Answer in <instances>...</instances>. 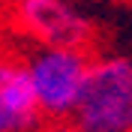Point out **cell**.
<instances>
[{"label":"cell","mask_w":132,"mask_h":132,"mask_svg":"<svg viewBox=\"0 0 132 132\" xmlns=\"http://www.w3.org/2000/svg\"><path fill=\"white\" fill-rule=\"evenodd\" d=\"M27 132H81L72 120H39L33 123Z\"/></svg>","instance_id":"5"},{"label":"cell","mask_w":132,"mask_h":132,"mask_svg":"<svg viewBox=\"0 0 132 132\" xmlns=\"http://www.w3.org/2000/svg\"><path fill=\"white\" fill-rule=\"evenodd\" d=\"M90 60V51L75 48H33L24 57L39 120H72L87 84Z\"/></svg>","instance_id":"2"},{"label":"cell","mask_w":132,"mask_h":132,"mask_svg":"<svg viewBox=\"0 0 132 132\" xmlns=\"http://www.w3.org/2000/svg\"><path fill=\"white\" fill-rule=\"evenodd\" d=\"M6 18L36 48L90 51L96 21L75 0H6Z\"/></svg>","instance_id":"3"},{"label":"cell","mask_w":132,"mask_h":132,"mask_svg":"<svg viewBox=\"0 0 132 132\" xmlns=\"http://www.w3.org/2000/svg\"><path fill=\"white\" fill-rule=\"evenodd\" d=\"M27 129H30V123L6 114V111H0V132H27Z\"/></svg>","instance_id":"6"},{"label":"cell","mask_w":132,"mask_h":132,"mask_svg":"<svg viewBox=\"0 0 132 132\" xmlns=\"http://www.w3.org/2000/svg\"><path fill=\"white\" fill-rule=\"evenodd\" d=\"M0 111L24 120V123H39L36 105H33L30 81H27L24 57L0 48Z\"/></svg>","instance_id":"4"},{"label":"cell","mask_w":132,"mask_h":132,"mask_svg":"<svg viewBox=\"0 0 132 132\" xmlns=\"http://www.w3.org/2000/svg\"><path fill=\"white\" fill-rule=\"evenodd\" d=\"M72 123L81 132H132V54L90 60Z\"/></svg>","instance_id":"1"}]
</instances>
